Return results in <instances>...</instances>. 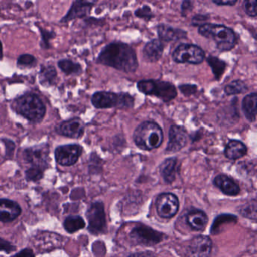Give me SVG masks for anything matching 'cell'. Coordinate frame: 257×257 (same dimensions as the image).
<instances>
[{"label": "cell", "mask_w": 257, "mask_h": 257, "mask_svg": "<svg viewBox=\"0 0 257 257\" xmlns=\"http://www.w3.org/2000/svg\"><path fill=\"white\" fill-rule=\"evenodd\" d=\"M247 91V85H246L244 82L240 80V79L233 81L231 83L227 85L225 87V89H224L225 94L228 96L243 94V93L246 92Z\"/></svg>", "instance_id": "obj_30"}, {"label": "cell", "mask_w": 257, "mask_h": 257, "mask_svg": "<svg viewBox=\"0 0 257 257\" xmlns=\"http://www.w3.org/2000/svg\"><path fill=\"white\" fill-rule=\"evenodd\" d=\"M130 237L135 244L151 246L162 241L164 234L150 226L143 224H137L136 226L134 227L131 231Z\"/></svg>", "instance_id": "obj_8"}, {"label": "cell", "mask_w": 257, "mask_h": 257, "mask_svg": "<svg viewBox=\"0 0 257 257\" xmlns=\"http://www.w3.org/2000/svg\"><path fill=\"white\" fill-rule=\"evenodd\" d=\"M247 153V148L241 141L233 140L230 141L225 149V155L231 160L240 159Z\"/></svg>", "instance_id": "obj_24"}, {"label": "cell", "mask_w": 257, "mask_h": 257, "mask_svg": "<svg viewBox=\"0 0 257 257\" xmlns=\"http://www.w3.org/2000/svg\"><path fill=\"white\" fill-rule=\"evenodd\" d=\"M163 138L162 128L153 121H144L134 132L135 144L143 150H153L160 147Z\"/></svg>", "instance_id": "obj_4"}, {"label": "cell", "mask_w": 257, "mask_h": 257, "mask_svg": "<svg viewBox=\"0 0 257 257\" xmlns=\"http://www.w3.org/2000/svg\"><path fill=\"white\" fill-rule=\"evenodd\" d=\"M58 78V72L53 65H42L39 73V81L43 86L55 85Z\"/></svg>", "instance_id": "obj_25"}, {"label": "cell", "mask_w": 257, "mask_h": 257, "mask_svg": "<svg viewBox=\"0 0 257 257\" xmlns=\"http://www.w3.org/2000/svg\"><path fill=\"white\" fill-rule=\"evenodd\" d=\"M237 217L234 215L231 214H222L218 216L214 219L213 225L210 229V233L212 234H217L222 231V226L223 224L235 223L237 222Z\"/></svg>", "instance_id": "obj_28"}, {"label": "cell", "mask_w": 257, "mask_h": 257, "mask_svg": "<svg viewBox=\"0 0 257 257\" xmlns=\"http://www.w3.org/2000/svg\"><path fill=\"white\" fill-rule=\"evenodd\" d=\"M135 15L139 19H145V20H150L154 17L151 8L147 5L143 6L141 8L135 10Z\"/></svg>", "instance_id": "obj_36"}, {"label": "cell", "mask_w": 257, "mask_h": 257, "mask_svg": "<svg viewBox=\"0 0 257 257\" xmlns=\"http://www.w3.org/2000/svg\"><path fill=\"white\" fill-rule=\"evenodd\" d=\"M238 0H212L213 4L220 7H224V6H228V7H233L237 4Z\"/></svg>", "instance_id": "obj_41"}, {"label": "cell", "mask_w": 257, "mask_h": 257, "mask_svg": "<svg viewBox=\"0 0 257 257\" xmlns=\"http://www.w3.org/2000/svg\"><path fill=\"white\" fill-rule=\"evenodd\" d=\"M97 63L126 73H135L138 67L135 50L121 42H112L103 48Z\"/></svg>", "instance_id": "obj_1"}, {"label": "cell", "mask_w": 257, "mask_h": 257, "mask_svg": "<svg viewBox=\"0 0 257 257\" xmlns=\"http://www.w3.org/2000/svg\"><path fill=\"white\" fill-rule=\"evenodd\" d=\"M82 150V147L78 144L60 146L55 151V160L62 166H72L77 162Z\"/></svg>", "instance_id": "obj_11"}, {"label": "cell", "mask_w": 257, "mask_h": 257, "mask_svg": "<svg viewBox=\"0 0 257 257\" xmlns=\"http://www.w3.org/2000/svg\"><path fill=\"white\" fill-rule=\"evenodd\" d=\"M43 171H44V170L43 168H39V167L31 166L25 172L27 180H29V181H37V180H40L43 177Z\"/></svg>", "instance_id": "obj_34"}, {"label": "cell", "mask_w": 257, "mask_h": 257, "mask_svg": "<svg viewBox=\"0 0 257 257\" xmlns=\"http://www.w3.org/2000/svg\"><path fill=\"white\" fill-rule=\"evenodd\" d=\"M207 64L211 68L216 80H219L225 73L227 67L226 63L222 60L213 56H209L207 58Z\"/></svg>", "instance_id": "obj_29"}, {"label": "cell", "mask_w": 257, "mask_h": 257, "mask_svg": "<svg viewBox=\"0 0 257 257\" xmlns=\"http://www.w3.org/2000/svg\"><path fill=\"white\" fill-rule=\"evenodd\" d=\"M78 1H81V2L85 3V4H91V5L94 6V4H97L98 0H78Z\"/></svg>", "instance_id": "obj_43"}, {"label": "cell", "mask_w": 257, "mask_h": 257, "mask_svg": "<svg viewBox=\"0 0 257 257\" xmlns=\"http://www.w3.org/2000/svg\"><path fill=\"white\" fill-rule=\"evenodd\" d=\"M193 9V6H192V3L191 0H183V3L181 4V14L182 16H187L189 13L192 11Z\"/></svg>", "instance_id": "obj_40"}, {"label": "cell", "mask_w": 257, "mask_h": 257, "mask_svg": "<svg viewBox=\"0 0 257 257\" xmlns=\"http://www.w3.org/2000/svg\"><path fill=\"white\" fill-rule=\"evenodd\" d=\"M91 103L97 109L131 108L134 106L135 100L132 96L126 93L115 94L108 91H98L93 94Z\"/></svg>", "instance_id": "obj_6"}, {"label": "cell", "mask_w": 257, "mask_h": 257, "mask_svg": "<svg viewBox=\"0 0 257 257\" xmlns=\"http://www.w3.org/2000/svg\"><path fill=\"white\" fill-rule=\"evenodd\" d=\"M4 59V46H3L2 42L0 40V61Z\"/></svg>", "instance_id": "obj_44"}, {"label": "cell", "mask_w": 257, "mask_h": 257, "mask_svg": "<svg viewBox=\"0 0 257 257\" xmlns=\"http://www.w3.org/2000/svg\"><path fill=\"white\" fill-rule=\"evenodd\" d=\"M205 58V53L199 46L193 44L179 45L172 54V59L178 64L198 65Z\"/></svg>", "instance_id": "obj_7"}, {"label": "cell", "mask_w": 257, "mask_h": 257, "mask_svg": "<svg viewBox=\"0 0 257 257\" xmlns=\"http://www.w3.org/2000/svg\"><path fill=\"white\" fill-rule=\"evenodd\" d=\"M211 240L205 235H198L191 240L188 252L192 256H208L212 250Z\"/></svg>", "instance_id": "obj_14"}, {"label": "cell", "mask_w": 257, "mask_h": 257, "mask_svg": "<svg viewBox=\"0 0 257 257\" xmlns=\"http://www.w3.org/2000/svg\"><path fill=\"white\" fill-rule=\"evenodd\" d=\"M179 89L181 91L182 94L185 96H190L196 93L198 90V87L195 85H191V84H184L179 86Z\"/></svg>", "instance_id": "obj_37"}, {"label": "cell", "mask_w": 257, "mask_h": 257, "mask_svg": "<svg viewBox=\"0 0 257 257\" xmlns=\"http://www.w3.org/2000/svg\"><path fill=\"white\" fill-rule=\"evenodd\" d=\"M213 183L225 195L228 196H236L240 193V187L237 183L224 174L216 176L213 180Z\"/></svg>", "instance_id": "obj_20"}, {"label": "cell", "mask_w": 257, "mask_h": 257, "mask_svg": "<svg viewBox=\"0 0 257 257\" xmlns=\"http://www.w3.org/2000/svg\"><path fill=\"white\" fill-rule=\"evenodd\" d=\"M163 43L160 40L155 39L148 42L143 49V57L145 61L148 62H157L161 58L164 52Z\"/></svg>", "instance_id": "obj_18"}, {"label": "cell", "mask_w": 257, "mask_h": 257, "mask_svg": "<svg viewBox=\"0 0 257 257\" xmlns=\"http://www.w3.org/2000/svg\"><path fill=\"white\" fill-rule=\"evenodd\" d=\"M16 255H25V256H31V255H34V252L31 249H22L20 252L19 253L16 254Z\"/></svg>", "instance_id": "obj_42"}, {"label": "cell", "mask_w": 257, "mask_h": 257, "mask_svg": "<svg viewBox=\"0 0 257 257\" xmlns=\"http://www.w3.org/2000/svg\"><path fill=\"white\" fill-rule=\"evenodd\" d=\"M256 4L257 0H243V10H244L245 13L249 17H256Z\"/></svg>", "instance_id": "obj_35"}, {"label": "cell", "mask_w": 257, "mask_h": 257, "mask_svg": "<svg viewBox=\"0 0 257 257\" xmlns=\"http://www.w3.org/2000/svg\"><path fill=\"white\" fill-rule=\"evenodd\" d=\"M169 141L166 147L168 153H176L181 150L188 141V135L186 129L180 126H171L169 130Z\"/></svg>", "instance_id": "obj_13"}, {"label": "cell", "mask_w": 257, "mask_h": 257, "mask_svg": "<svg viewBox=\"0 0 257 257\" xmlns=\"http://www.w3.org/2000/svg\"><path fill=\"white\" fill-rule=\"evenodd\" d=\"M22 213L20 206L16 201L0 199V222H10L17 219Z\"/></svg>", "instance_id": "obj_16"}, {"label": "cell", "mask_w": 257, "mask_h": 257, "mask_svg": "<svg viewBox=\"0 0 257 257\" xmlns=\"http://www.w3.org/2000/svg\"><path fill=\"white\" fill-rule=\"evenodd\" d=\"M137 88L140 92L146 95L155 96L165 103L174 100L177 95L175 86L171 82L164 81L153 79L139 81L137 84Z\"/></svg>", "instance_id": "obj_5"}, {"label": "cell", "mask_w": 257, "mask_h": 257, "mask_svg": "<svg viewBox=\"0 0 257 257\" xmlns=\"http://www.w3.org/2000/svg\"><path fill=\"white\" fill-rule=\"evenodd\" d=\"M37 59L31 54H22L17 59V67L19 68H34L37 66Z\"/></svg>", "instance_id": "obj_32"}, {"label": "cell", "mask_w": 257, "mask_h": 257, "mask_svg": "<svg viewBox=\"0 0 257 257\" xmlns=\"http://www.w3.org/2000/svg\"><path fill=\"white\" fill-rule=\"evenodd\" d=\"M198 34L216 43V47L222 52L234 49L237 43V36L231 28L223 25L206 23L198 27Z\"/></svg>", "instance_id": "obj_2"}, {"label": "cell", "mask_w": 257, "mask_h": 257, "mask_svg": "<svg viewBox=\"0 0 257 257\" xmlns=\"http://www.w3.org/2000/svg\"><path fill=\"white\" fill-rule=\"evenodd\" d=\"M257 94L252 93L248 94L242 101V109L246 118L251 122H253L256 118Z\"/></svg>", "instance_id": "obj_23"}, {"label": "cell", "mask_w": 257, "mask_h": 257, "mask_svg": "<svg viewBox=\"0 0 257 257\" xmlns=\"http://www.w3.org/2000/svg\"><path fill=\"white\" fill-rule=\"evenodd\" d=\"M64 229L70 233L76 232L79 230L82 229L85 227L84 219L79 216H70L66 218L64 222Z\"/></svg>", "instance_id": "obj_27"}, {"label": "cell", "mask_w": 257, "mask_h": 257, "mask_svg": "<svg viewBox=\"0 0 257 257\" xmlns=\"http://www.w3.org/2000/svg\"><path fill=\"white\" fill-rule=\"evenodd\" d=\"M16 249V247L14 245L12 244L11 243L4 240V239L0 238V252L4 251L7 253H10V252H13Z\"/></svg>", "instance_id": "obj_39"}, {"label": "cell", "mask_w": 257, "mask_h": 257, "mask_svg": "<svg viewBox=\"0 0 257 257\" xmlns=\"http://www.w3.org/2000/svg\"><path fill=\"white\" fill-rule=\"evenodd\" d=\"M186 220L190 228L194 231H202L207 225L208 218L204 212L199 210H193L188 213Z\"/></svg>", "instance_id": "obj_21"}, {"label": "cell", "mask_w": 257, "mask_h": 257, "mask_svg": "<svg viewBox=\"0 0 257 257\" xmlns=\"http://www.w3.org/2000/svg\"><path fill=\"white\" fill-rule=\"evenodd\" d=\"M40 31V35H41V42H40V47L43 49H49L52 48L51 46V41L56 37V33L53 31H48L45 28L37 25Z\"/></svg>", "instance_id": "obj_31"}, {"label": "cell", "mask_w": 257, "mask_h": 257, "mask_svg": "<svg viewBox=\"0 0 257 257\" xmlns=\"http://www.w3.org/2000/svg\"><path fill=\"white\" fill-rule=\"evenodd\" d=\"M179 200L172 193H162L156 201V210L160 217L171 219L177 214L179 210Z\"/></svg>", "instance_id": "obj_10"}, {"label": "cell", "mask_w": 257, "mask_h": 257, "mask_svg": "<svg viewBox=\"0 0 257 257\" xmlns=\"http://www.w3.org/2000/svg\"><path fill=\"white\" fill-rule=\"evenodd\" d=\"M13 106L17 113L32 122H40L46 115V106L35 94L29 93L20 96L15 100Z\"/></svg>", "instance_id": "obj_3"}, {"label": "cell", "mask_w": 257, "mask_h": 257, "mask_svg": "<svg viewBox=\"0 0 257 257\" xmlns=\"http://www.w3.org/2000/svg\"><path fill=\"white\" fill-rule=\"evenodd\" d=\"M93 5L75 0L72 3L67 14L60 20L61 23L67 24L75 19H83L91 13Z\"/></svg>", "instance_id": "obj_15"}, {"label": "cell", "mask_w": 257, "mask_h": 257, "mask_svg": "<svg viewBox=\"0 0 257 257\" xmlns=\"http://www.w3.org/2000/svg\"><path fill=\"white\" fill-rule=\"evenodd\" d=\"M158 36L159 40L162 42L177 41L180 39L186 38V32L183 30L176 29L169 25H158L157 28Z\"/></svg>", "instance_id": "obj_19"}, {"label": "cell", "mask_w": 257, "mask_h": 257, "mask_svg": "<svg viewBox=\"0 0 257 257\" xmlns=\"http://www.w3.org/2000/svg\"><path fill=\"white\" fill-rule=\"evenodd\" d=\"M58 132L64 136L78 139L84 135L85 125L79 118H71L68 121H64L60 125Z\"/></svg>", "instance_id": "obj_17"}, {"label": "cell", "mask_w": 257, "mask_h": 257, "mask_svg": "<svg viewBox=\"0 0 257 257\" xmlns=\"http://www.w3.org/2000/svg\"><path fill=\"white\" fill-rule=\"evenodd\" d=\"M58 67L67 76H79L82 73V65L70 59H61L58 61Z\"/></svg>", "instance_id": "obj_26"}, {"label": "cell", "mask_w": 257, "mask_h": 257, "mask_svg": "<svg viewBox=\"0 0 257 257\" xmlns=\"http://www.w3.org/2000/svg\"><path fill=\"white\" fill-rule=\"evenodd\" d=\"M208 19V15H196V16H195L192 18V22H191V25L194 27H200L201 26V25L206 24V22H207Z\"/></svg>", "instance_id": "obj_38"}, {"label": "cell", "mask_w": 257, "mask_h": 257, "mask_svg": "<svg viewBox=\"0 0 257 257\" xmlns=\"http://www.w3.org/2000/svg\"><path fill=\"white\" fill-rule=\"evenodd\" d=\"M240 213L242 216L247 219L256 220V201H253L243 204L240 209Z\"/></svg>", "instance_id": "obj_33"}, {"label": "cell", "mask_w": 257, "mask_h": 257, "mask_svg": "<svg viewBox=\"0 0 257 257\" xmlns=\"http://www.w3.org/2000/svg\"><path fill=\"white\" fill-rule=\"evenodd\" d=\"M49 154V147L47 144H43L26 149L24 152V158L31 166L39 167L45 170L48 167Z\"/></svg>", "instance_id": "obj_12"}, {"label": "cell", "mask_w": 257, "mask_h": 257, "mask_svg": "<svg viewBox=\"0 0 257 257\" xmlns=\"http://www.w3.org/2000/svg\"><path fill=\"white\" fill-rule=\"evenodd\" d=\"M86 216L88 221V230L91 234L98 235L106 231V213L103 202L93 203L87 211Z\"/></svg>", "instance_id": "obj_9"}, {"label": "cell", "mask_w": 257, "mask_h": 257, "mask_svg": "<svg viewBox=\"0 0 257 257\" xmlns=\"http://www.w3.org/2000/svg\"><path fill=\"white\" fill-rule=\"evenodd\" d=\"M160 173L165 183L171 184L175 180L177 173V159L169 158L165 159L160 165Z\"/></svg>", "instance_id": "obj_22"}]
</instances>
